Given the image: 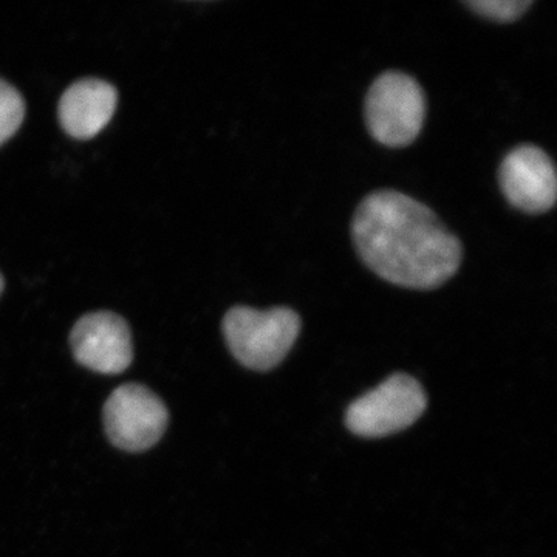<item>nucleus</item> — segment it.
I'll use <instances>...</instances> for the list:
<instances>
[{
  "instance_id": "nucleus-6",
  "label": "nucleus",
  "mask_w": 557,
  "mask_h": 557,
  "mask_svg": "<svg viewBox=\"0 0 557 557\" xmlns=\"http://www.w3.org/2000/svg\"><path fill=\"white\" fill-rule=\"evenodd\" d=\"M70 346L81 366L104 375H119L134 359L129 325L110 311L81 318L70 335Z\"/></svg>"
},
{
  "instance_id": "nucleus-9",
  "label": "nucleus",
  "mask_w": 557,
  "mask_h": 557,
  "mask_svg": "<svg viewBox=\"0 0 557 557\" xmlns=\"http://www.w3.org/2000/svg\"><path fill=\"white\" fill-rule=\"evenodd\" d=\"M24 116L25 104L20 91L0 79V146L20 131Z\"/></svg>"
},
{
  "instance_id": "nucleus-8",
  "label": "nucleus",
  "mask_w": 557,
  "mask_h": 557,
  "mask_svg": "<svg viewBox=\"0 0 557 557\" xmlns=\"http://www.w3.org/2000/svg\"><path fill=\"white\" fill-rule=\"evenodd\" d=\"M119 91L102 79H81L72 84L60 101V123L70 137L89 139L112 120Z\"/></svg>"
},
{
  "instance_id": "nucleus-3",
  "label": "nucleus",
  "mask_w": 557,
  "mask_h": 557,
  "mask_svg": "<svg viewBox=\"0 0 557 557\" xmlns=\"http://www.w3.org/2000/svg\"><path fill=\"white\" fill-rule=\"evenodd\" d=\"M426 97L410 75L391 70L370 87L366 97V123L373 139L387 148L412 145L423 129Z\"/></svg>"
},
{
  "instance_id": "nucleus-2",
  "label": "nucleus",
  "mask_w": 557,
  "mask_h": 557,
  "mask_svg": "<svg viewBox=\"0 0 557 557\" xmlns=\"http://www.w3.org/2000/svg\"><path fill=\"white\" fill-rule=\"evenodd\" d=\"M299 332V314L288 307L270 310L233 307L223 319V335L231 354L245 368L259 372L281 364Z\"/></svg>"
},
{
  "instance_id": "nucleus-5",
  "label": "nucleus",
  "mask_w": 557,
  "mask_h": 557,
  "mask_svg": "<svg viewBox=\"0 0 557 557\" xmlns=\"http://www.w3.org/2000/svg\"><path fill=\"white\" fill-rule=\"evenodd\" d=\"M104 428L110 442L127 453H143L163 437L170 421L166 405L141 384H124L104 405Z\"/></svg>"
},
{
  "instance_id": "nucleus-11",
  "label": "nucleus",
  "mask_w": 557,
  "mask_h": 557,
  "mask_svg": "<svg viewBox=\"0 0 557 557\" xmlns=\"http://www.w3.org/2000/svg\"><path fill=\"white\" fill-rule=\"evenodd\" d=\"M3 292V277L0 276V295H2Z\"/></svg>"
},
{
  "instance_id": "nucleus-1",
  "label": "nucleus",
  "mask_w": 557,
  "mask_h": 557,
  "mask_svg": "<svg viewBox=\"0 0 557 557\" xmlns=\"http://www.w3.org/2000/svg\"><path fill=\"white\" fill-rule=\"evenodd\" d=\"M351 234L362 262L403 288L442 287L463 258L460 240L438 215L398 190L369 194L355 212Z\"/></svg>"
},
{
  "instance_id": "nucleus-7",
  "label": "nucleus",
  "mask_w": 557,
  "mask_h": 557,
  "mask_svg": "<svg viewBox=\"0 0 557 557\" xmlns=\"http://www.w3.org/2000/svg\"><path fill=\"white\" fill-rule=\"evenodd\" d=\"M498 183L509 203L527 214H544L555 207V164L537 146L512 149L502 161Z\"/></svg>"
},
{
  "instance_id": "nucleus-4",
  "label": "nucleus",
  "mask_w": 557,
  "mask_h": 557,
  "mask_svg": "<svg viewBox=\"0 0 557 557\" xmlns=\"http://www.w3.org/2000/svg\"><path fill=\"white\" fill-rule=\"evenodd\" d=\"M426 406L421 384L412 376L397 373L351 403L346 423L359 437H386L412 426Z\"/></svg>"
},
{
  "instance_id": "nucleus-10",
  "label": "nucleus",
  "mask_w": 557,
  "mask_h": 557,
  "mask_svg": "<svg viewBox=\"0 0 557 557\" xmlns=\"http://www.w3.org/2000/svg\"><path fill=\"white\" fill-rule=\"evenodd\" d=\"M465 5L490 21L515 22L533 7V2L531 0H467Z\"/></svg>"
}]
</instances>
